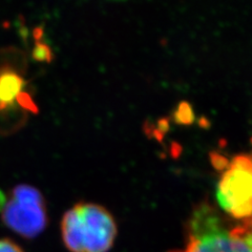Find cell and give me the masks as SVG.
<instances>
[{
	"instance_id": "6da1fadb",
	"label": "cell",
	"mask_w": 252,
	"mask_h": 252,
	"mask_svg": "<svg viewBox=\"0 0 252 252\" xmlns=\"http://www.w3.org/2000/svg\"><path fill=\"white\" fill-rule=\"evenodd\" d=\"M168 252H252V219L234 220L201 203L186 224L184 246Z\"/></svg>"
},
{
	"instance_id": "7a4b0ae2",
	"label": "cell",
	"mask_w": 252,
	"mask_h": 252,
	"mask_svg": "<svg viewBox=\"0 0 252 252\" xmlns=\"http://www.w3.org/2000/svg\"><path fill=\"white\" fill-rule=\"evenodd\" d=\"M117 233L114 217L98 204L78 203L61 220L62 240L70 252H108Z\"/></svg>"
},
{
	"instance_id": "3957f363",
	"label": "cell",
	"mask_w": 252,
	"mask_h": 252,
	"mask_svg": "<svg viewBox=\"0 0 252 252\" xmlns=\"http://www.w3.org/2000/svg\"><path fill=\"white\" fill-rule=\"evenodd\" d=\"M217 200L225 216L252 219V157L239 155L227 164L217 186Z\"/></svg>"
},
{
	"instance_id": "277c9868",
	"label": "cell",
	"mask_w": 252,
	"mask_h": 252,
	"mask_svg": "<svg viewBox=\"0 0 252 252\" xmlns=\"http://www.w3.org/2000/svg\"><path fill=\"white\" fill-rule=\"evenodd\" d=\"M2 220L6 227L23 238H36L47 225L43 195L37 188L27 184L14 187L2 209Z\"/></svg>"
},
{
	"instance_id": "5b68a950",
	"label": "cell",
	"mask_w": 252,
	"mask_h": 252,
	"mask_svg": "<svg viewBox=\"0 0 252 252\" xmlns=\"http://www.w3.org/2000/svg\"><path fill=\"white\" fill-rule=\"evenodd\" d=\"M19 106L26 110L37 109L26 92V80L12 68H0V115Z\"/></svg>"
},
{
	"instance_id": "8992f818",
	"label": "cell",
	"mask_w": 252,
	"mask_h": 252,
	"mask_svg": "<svg viewBox=\"0 0 252 252\" xmlns=\"http://www.w3.org/2000/svg\"><path fill=\"white\" fill-rule=\"evenodd\" d=\"M0 252H23L22 249L16 244L7 239L0 240Z\"/></svg>"
},
{
	"instance_id": "52a82bcc",
	"label": "cell",
	"mask_w": 252,
	"mask_h": 252,
	"mask_svg": "<svg viewBox=\"0 0 252 252\" xmlns=\"http://www.w3.org/2000/svg\"><path fill=\"white\" fill-rule=\"evenodd\" d=\"M5 205V200H4V196L2 194V192L0 191V209H3Z\"/></svg>"
}]
</instances>
